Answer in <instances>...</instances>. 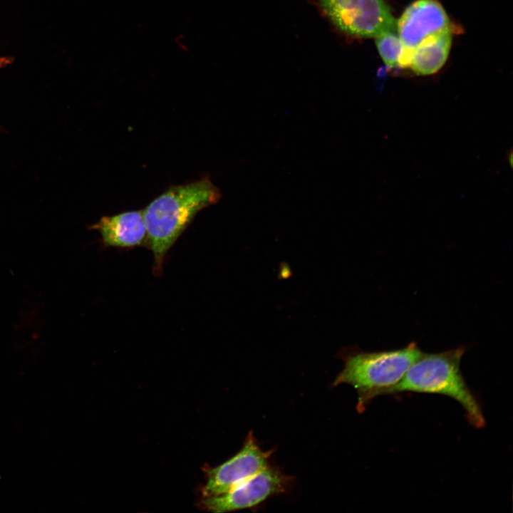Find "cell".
Wrapping results in <instances>:
<instances>
[{
	"mask_svg": "<svg viewBox=\"0 0 513 513\" xmlns=\"http://www.w3.org/2000/svg\"><path fill=\"white\" fill-rule=\"evenodd\" d=\"M2 63H5V61H2L1 59H0V66H1Z\"/></svg>",
	"mask_w": 513,
	"mask_h": 513,
	"instance_id": "obj_11",
	"label": "cell"
},
{
	"mask_svg": "<svg viewBox=\"0 0 513 513\" xmlns=\"http://www.w3.org/2000/svg\"><path fill=\"white\" fill-rule=\"evenodd\" d=\"M465 351L466 348L460 346L440 353L423 352L389 394L416 393L450 397L462 406L472 426L483 428L485 418L481 403L460 369Z\"/></svg>",
	"mask_w": 513,
	"mask_h": 513,
	"instance_id": "obj_2",
	"label": "cell"
},
{
	"mask_svg": "<svg viewBox=\"0 0 513 513\" xmlns=\"http://www.w3.org/2000/svg\"><path fill=\"white\" fill-rule=\"evenodd\" d=\"M221 197L219 188L209 177H203L170 187L142 210L146 242L153 254L156 274L160 273L166 254L195 215Z\"/></svg>",
	"mask_w": 513,
	"mask_h": 513,
	"instance_id": "obj_1",
	"label": "cell"
},
{
	"mask_svg": "<svg viewBox=\"0 0 513 513\" xmlns=\"http://www.w3.org/2000/svg\"><path fill=\"white\" fill-rule=\"evenodd\" d=\"M272 450L264 451L250 431L242 449L227 461L207 471V482L202 488L204 497L226 493L266 469Z\"/></svg>",
	"mask_w": 513,
	"mask_h": 513,
	"instance_id": "obj_6",
	"label": "cell"
},
{
	"mask_svg": "<svg viewBox=\"0 0 513 513\" xmlns=\"http://www.w3.org/2000/svg\"><path fill=\"white\" fill-rule=\"evenodd\" d=\"M396 31L410 51L430 36L452 32L449 17L435 0H418L408 6L396 23Z\"/></svg>",
	"mask_w": 513,
	"mask_h": 513,
	"instance_id": "obj_7",
	"label": "cell"
},
{
	"mask_svg": "<svg viewBox=\"0 0 513 513\" xmlns=\"http://www.w3.org/2000/svg\"><path fill=\"white\" fill-rule=\"evenodd\" d=\"M451 42L452 32L428 37L410 51L408 68L420 75L436 73L448 57Z\"/></svg>",
	"mask_w": 513,
	"mask_h": 513,
	"instance_id": "obj_9",
	"label": "cell"
},
{
	"mask_svg": "<svg viewBox=\"0 0 513 513\" xmlns=\"http://www.w3.org/2000/svg\"><path fill=\"white\" fill-rule=\"evenodd\" d=\"M97 230L106 246L128 248L142 245L147 239L142 211H128L102 217L90 227Z\"/></svg>",
	"mask_w": 513,
	"mask_h": 513,
	"instance_id": "obj_8",
	"label": "cell"
},
{
	"mask_svg": "<svg viewBox=\"0 0 513 513\" xmlns=\"http://www.w3.org/2000/svg\"><path fill=\"white\" fill-rule=\"evenodd\" d=\"M292 481L291 477L270 465L226 493L204 497L202 506L217 513L254 507L271 496L285 493Z\"/></svg>",
	"mask_w": 513,
	"mask_h": 513,
	"instance_id": "obj_5",
	"label": "cell"
},
{
	"mask_svg": "<svg viewBox=\"0 0 513 513\" xmlns=\"http://www.w3.org/2000/svg\"><path fill=\"white\" fill-rule=\"evenodd\" d=\"M378 53L390 68H408L410 51L400 40L396 30L385 32L375 37Z\"/></svg>",
	"mask_w": 513,
	"mask_h": 513,
	"instance_id": "obj_10",
	"label": "cell"
},
{
	"mask_svg": "<svg viewBox=\"0 0 513 513\" xmlns=\"http://www.w3.org/2000/svg\"><path fill=\"white\" fill-rule=\"evenodd\" d=\"M423 353L415 342L395 350L353 351L343 356V368L333 386L342 383L353 386L358 395L356 410L361 413L374 398L389 394Z\"/></svg>",
	"mask_w": 513,
	"mask_h": 513,
	"instance_id": "obj_3",
	"label": "cell"
},
{
	"mask_svg": "<svg viewBox=\"0 0 513 513\" xmlns=\"http://www.w3.org/2000/svg\"><path fill=\"white\" fill-rule=\"evenodd\" d=\"M325 17L341 32L375 38L396 30V20L383 0H317Z\"/></svg>",
	"mask_w": 513,
	"mask_h": 513,
	"instance_id": "obj_4",
	"label": "cell"
}]
</instances>
